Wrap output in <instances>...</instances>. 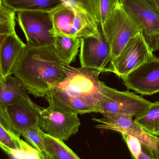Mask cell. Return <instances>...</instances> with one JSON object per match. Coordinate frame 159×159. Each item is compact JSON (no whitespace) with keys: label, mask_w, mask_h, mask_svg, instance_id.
Listing matches in <instances>:
<instances>
[{"label":"cell","mask_w":159,"mask_h":159,"mask_svg":"<svg viewBox=\"0 0 159 159\" xmlns=\"http://www.w3.org/2000/svg\"><path fill=\"white\" fill-rule=\"evenodd\" d=\"M65 65L56 55L53 45L33 47L26 45L12 75L21 81L28 93L45 97L65 79Z\"/></svg>","instance_id":"obj_1"},{"label":"cell","mask_w":159,"mask_h":159,"mask_svg":"<svg viewBox=\"0 0 159 159\" xmlns=\"http://www.w3.org/2000/svg\"><path fill=\"white\" fill-rule=\"evenodd\" d=\"M65 71V79L47 94L46 100L78 115L92 113L105 95L106 85L99 79L101 72L66 64Z\"/></svg>","instance_id":"obj_2"},{"label":"cell","mask_w":159,"mask_h":159,"mask_svg":"<svg viewBox=\"0 0 159 159\" xmlns=\"http://www.w3.org/2000/svg\"><path fill=\"white\" fill-rule=\"evenodd\" d=\"M49 105L42 109L39 115V126L48 135L64 141L77 133L80 126L78 114L50 100Z\"/></svg>","instance_id":"obj_3"},{"label":"cell","mask_w":159,"mask_h":159,"mask_svg":"<svg viewBox=\"0 0 159 159\" xmlns=\"http://www.w3.org/2000/svg\"><path fill=\"white\" fill-rule=\"evenodd\" d=\"M121 7L140 28L152 52L159 50V12L150 0H119Z\"/></svg>","instance_id":"obj_4"},{"label":"cell","mask_w":159,"mask_h":159,"mask_svg":"<svg viewBox=\"0 0 159 159\" xmlns=\"http://www.w3.org/2000/svg\"><path fill=\"white\" fill-rule=\"evenodd\" d=\"M104 98L92 113L126 115L137 117L147 111L153 102L129 91H119L105 86Z\"/></svg>","instance_id":"obj_5"},{"label":"cell","mask_w":159,"mask_h":159,"mask_svg":"<svg viewBox=\"0 0 159 159\" xmlns=\"http://www.w3.org/2000/svg\"><path fill=\"white\" fill-rule=\"evenodd\" d=\"M16 20L24 33L27 45L33 47L53 46L55 37L51 12L21 11L17 12Z\"/></svg>","instance_id":"obj_6"},{"label":"cell","mask_w":159,"mask_h":159,"mask_svg":"<svg viewBox=\"0 0 159 159\" xmlns=\"http://www.w3.org/2000/svg\"><path fill=\"white\" fill-rule=\"evenodd\" d=\"M101 118H93L100 123L97 129L110 130L125 134L137 138L143 147L152 157L159 158V138L150 134L138 125L131 116L115 114H102Z\"/></svg>","instance_id":"obj_7"},{"label":"cell","mask_w":159,"mask_h":159,"mask_svg":"<svg viewBox=\"0 0 159 159\" xmlns=\"http://www.w3.org/2000/svg\"><path fill=\"white\" fill-rule=\"evenodd\" d=\"M42 109L29 96L6 107L0 105V124L21 136L29 128L39 126Z\"/></svg>","instance_id":"obj_8"},{"label":"cell","mask_w":159,"mask_h":159,"mask_svg":"<svg viewBox=\"0 0 159 159\" xmlns=\"http://www.w3.org/2000/svg\"><path fill=\"white\" fill-rule=\"evenodd\" d=\"M101 29L110 45L113 59L131 39L141 32L140 28L121 5L114 10Z\"/></svg>","instance_id":"obj_9"},{"label":"cell","mask_w":159,"mask_h":159,"mask_svg":"<svg viewBox=\"0 0 159 159\" xmlns=\"http://www.w3.org/2000/svg\"><path fill=\"white\" fill-rule=\"evenodd\" d=\"M98 27L101 33L99 39L94 37L80 38L79 60L81 68L97 70L101 73L112 72V50L101 29L99 25Z\"/></svg>","instance_id":"obj_10"},{"label":"cell","mask_w":159,"mask_h":159,"mask_svg":"<svg viewBox=\"0 0 159 159\" xmlns=\"http://www.w3.org/2000/svg\"><path fill=\"white\" fill-rule=\"evenodd\" d=\"M154 57L141 32L131 39L112 61V73L123 79Z\"/></svg>","instance_id":"obj_11"},{"label":"cell","mask_w":159,"mask_h":159,"mask_svg":"<svg viewBox=\"0 0 159 159\" xmlns=\"http://www.w3.org/2000/svg\"><path fill=\"white\" fill-rule=\"evenodd\" d=\"M129 89L151 95L159 92V58L156 56L130 73L123 79Z\"/></svg>","instance_id":"obj_12"},{"label":"cell","mask_w":159,"mask_h":159,"mask_svg":"<svg viewBox=\"0 0 159 159\" xmlns=\"http://www.w3.org/2000/svg\"><path fill=\"white\" fill-rule=\"evenodd\" d=\"M27 44L16 33L0 36V76L12 75L15 65Z\"/></svg>","instance_id":"obj_13"},{"label":"cell","mask_w":159,"mask_h":159,"mask_svg":"<svg viewBox=\"0 0 159 159\" xmlns=\"http://www.w3.org/2000/svg\"><path fill=\"white\" fill-rule=\"evenodd\" d=\"M27 89L16 76H0V105L4 107L27 97Z\"/></svg>","instance_id":"obj_14"},{"label":"cell","mask_w":159,"mask_h":159,"mask_svg":"<svg viewBox=\"0 0 159 159\" xmlns=\"http://www.w3.org/2000/svg\"><path fill=\"white\" fill-rule=\"evenodd\" d=\"M76 12L64 4L51 12L53 24L51 35L54 37H72V29Z\"/></svg>","instance_id":"obj_15"},{"label":"cell","mask_w":159,"mask_h":159,"mask_svg":"<svg viewBox=\"0 0 159 159\" xmlns=\"http://www.w3.org/2000/svg\"><path fill=\"white\" fill-rule=\"evenodd\" d=\"M0 2L16 12H52L63 5L60 0H0Z\"/></svg>","instance_id":"obj_16"},{"label":"cell","mask_w":159,"mask_h":159,"mask_svg":"<svg viewBox=\"0 0 159 159\" xmlns=\"http://www.w3.org/2000/svg\"><path fill=\"white\" fill-rule=\"evenodd\" d=\"M80 38L67 36H55L54 51L65 64L70 65L75 61L80 48Z\"/></svg>","instance_id":"obj_17"},{"label":"cell","mask_w":159,"mask_h":159,"mask_svg":"<svg viewBox=\"0 0 159 159\" xmlns=\"http://www.w3.org/2000/svg\"><path fill=\"white\" fill-rule=\"evenodd\" d=\"M134 121L148 133L159 136V102H153L147 111L136 117Z\"/></svg>","instance_id":"obj_18"},{"label":"cell","mask_w":159,"mask_h":159,"mask_svg":"<svg viewBox=\"0 0 159 159\" xmlns=\"http://www.w3.org/2000/svg\"><path fill=\"white\" fill-rule=\"evenodd\" d=\"M46 153L58 159H80L63 141L45 134Z\"/></svg>","instance_id":"obj_19"},{"label":"cell","mask_w":159,"mask_h":159,"mask_svg":"<svg viewBox=\"0 0 159 159\" xmlns=\"http://www.w3.org/2000/svg\"><path fill=\"white\" fill-rule=\"evenodd\" d=\"M23 140L14 132L0 124V146L2 149L10 157L21 150Z\"/></svg>","instance_id":"obj_20"},{"label":"cell","mask_w":159,"mask_h":159,"mask_svg":"<svg viewBox=\"0 0 159 159\" xmlns=\"http://www.w3.org/2000/svg\"><path fill=\"white\" fill-rule=\"evenodd\" d=\"M98 25L103 28L115 9L120 6L119 0H93Z\"/></svg>","instance_id":"obj_21"},{"label":"cell","mask_w":159,"mask_h":159,"mask_svg":"<svg viewBox=\"0 0 159 159\" xmlns=\"http://www.w3.org/2000/svg\"><path fill=\"white\" fill-rule=\"evenodd\" d=\"M16 12L0 2V36L16 33Z\"/></svg>","instance_id":"obj_22"},{"label":"cell","mask_w":159,"mask_h":159,"mask_svg":"<svg viewBox=\"0 0 159 159\" xmlns=\"http://www.w3.org/2000/svg\"><path fill=\"white\" fill-rule=\"evenodd\" d=\"M26 142L40 152H46L45 133L39 126L31 127L21 134Z\"/></svg>","instance_id":"obj_23"},{"label":"cell","mask_w":159,"mask_h":159,"mask_svg":"<svg viewBox=\"0 0 159 159\" xmlns=\"http://www.w3.org/2000/svg\"><path fill=\"white\" fill-rule=\"evenodd\" d=\"M63 4L71 7L76 12L84 13L97 21L93 0H60Z\"/></svg>","instance_id":"obj_24"},{"label":"cell","mask_w":159,"mask_h":159,"mask_svg":"<svg viewBox=\"0 0 159 159\" xmlns=\"http://www.w3.org/2000/svg\"><path fill=\"white\" fill-rule=\"evenodd\" d=\"M121 134L129 148L133 159H138L143 151V146L141 142L133 136L125 134Z\"/></svg>","instance_id":"obj_25"},{"label":"cell","mask_w":159,"mask_h":159,"mask_svg":"<svg viewBox=\"0 0 159 159\" xmlns=\"http://www.w3.org/2000/svg\"><path fill=\"white\" fill-rule=\"evenodd\" d=\"M137 159H159V158L151 156L143 147V151Z\"/></svg>","instance_id":"obj_26"},{"label":"cell","mask_w":159,"mask_h":159,"mask_svg":"<svg viewBox=\"0 0 159 159\" xmlns=\"http://www.w3.org/2000/svg\"><path fill=\"white\" fill-rule=\"evenodd\" d=\"M39 153L40 159H49L48 155L46 152H40L38 151Z\"/></svg>","instance_id":"obj_27"},{"label":"cell","mask_w":159,"mask_h":159,"mask_svg":"<svg viewBox=\"0 0 159 159\" xmlns=\"http://www.w3.org/2000/svg\"><path fill=\"white\" fill-rule=\"evenodd\" d=\"M159 12V0H150Z\"/></svg>","instance_id":"obj_28"},{"label":"cell","mask_w":159,"mask_h":159,"mask_svg":"<svg viewBox=\"0 0 159 159\" xmlns=\"http://www.w3.org/2000/svg\"><path fill=\"white\" fill-rule=\"evenodd\" d=\"M48 155V154H47ZM49 157V159H58L57 158H56V157H53V156H50V155H48Z\"/></svg>","instance_id":"obj_29"}]
</instances>
